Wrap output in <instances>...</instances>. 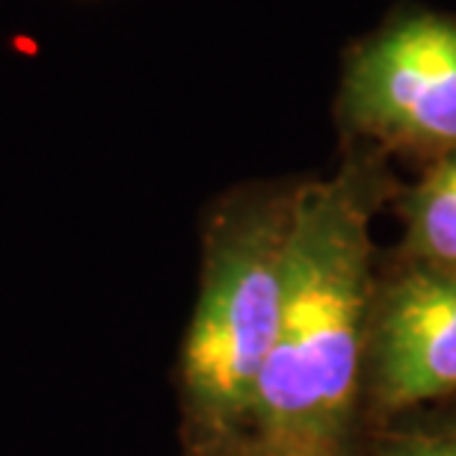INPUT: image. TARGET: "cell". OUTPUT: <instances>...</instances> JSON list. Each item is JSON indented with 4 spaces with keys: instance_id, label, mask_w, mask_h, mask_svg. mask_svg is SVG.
I'll use <instances>...</instances> for the list:
<instances>
[{
    "instance_id": "obj_1",
    "label": "cell",
    "mask_w": 456,
    "mask_h": 456,
    "mask_svg": "<svg viewBox=\"0 0 456 456\" xmlns=\"http://www.w3.org/2000/svg\"><path fill=\"white\" fill-rule=\"evenodd\" d=\"M379 190V175L364 160L297 184L279 330L246 448L350 456L379 288L370 240Z\"/></svg>"
},
{
    "instance_id": "obj_2",
    "label": "cell",
    "mask_w": 456,
    "mask_h": 456,
    "mask_svg": "<svg viewBox=\"0 0 456 456\" xmlns=\"http://www.w3.org/2000/svg\"><path fill=\"white\" fill-rule=\"evenodd\" d=\"M297 184L243 187L205 220L199 294L175 368L184 456H240L249 444L279 330Z\"/></svg>"
},
{
    "instance_id": "obj_3",
    "label": "cell",
    "mask_w": 456,
    "mask_h": 456,
    "mask_svg": "<svg viewBox=\"0 0 456 456\" xmlns=\"http://www.w3.org/2000/svg\"><path fill=\"white\" fill-rule=\"evenodd\" d=\"M338 116L386 149L456 151V15L403 12L346 57Z\"/></svg>"
},
{
    "instance_id": "obj_4",
    "label": "cell",
    "mask_w": 456,
    "mask_h": 456,
    "mask_svg": "<svg viewBox=\"0 0 456 456\" xmlns=\"http://www.w3.org/2000/svg\"><path fill=\"white\" fill-rule=\"evenodd\" d=\"M364 391L382 412L456 395V270L409 261L379 281Z\"/></svg>"
},
{
    "instance_id": "obj_5",
    "label": "cell",
    "mask_w": 456,
    "mask_h": 456,
    "mask_svg": "<svg viewBox=\"0 0 456 456\" xmlns=\"http://www.w3.org/2000/svg\"><path fill=\"white\" fill-rule=\"evenodd\" d=\"M403 252L409 261L456 270V151L433 160L430 169L400 196Z\"/></svg>"
},
{
    "instance_id": "obj_6",
    "label": "cell",
    "mask_w": 456,
    "mask_h": 456,
    "mask_svg": "<svg viewBox=\"0 0 456 456\" xmlns=\"http://www.w3.org/2000/svg\"><path fill=\"white\" fill-rule=\"evenodd\" d=\"M370 456H456V436L412 433L379 444Z\"/></svg>"
},
{
    "instance_id": "obj_7",
    "label": "cell",
    "mask_w": 456,
    "mask_h": 456,
    "mask_svg": "<svg viewBox=\"0 0 456 456\" xmlns=\"http://www.w3.org/2000/svg\"><path fill=\"white\" fill-rule=\"evenodd\" d=\"M240 456H279V453H267V451H258V448H243Z\"/></svg>"
}]
</instances>
